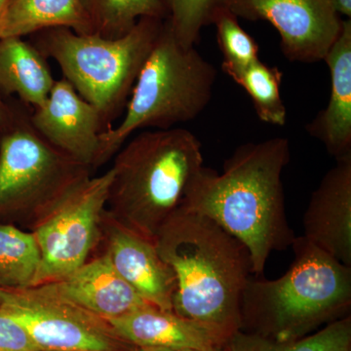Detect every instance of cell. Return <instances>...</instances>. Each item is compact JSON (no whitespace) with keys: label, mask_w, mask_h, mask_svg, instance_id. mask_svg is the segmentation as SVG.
<instances>
[{"label":"cell","mask_w":351,"mask_h":351,"mask_svg":"<svg viewBox=\"0 0 351 351\" xmlns=\"http://www.w3.org/2000/svg\"><path fill=\"white\" fill-rule=\"evenodd\" d=\"M291 158L287 138L239 145L223 172L203 166L191 180L182 209L213 219L246 247L255 276L271 254L295 239L286 213L282 174Z\"/></svg>","instance_id":"1"},{"label":"cell","mask_w":351,"mask_h":351,"mask_svg":"<svg viewBox=\"0 0 351 351\" xmlns=\"http://www.w3.org/2000/svg\"><path fill=\"white\" fill-rule=\"evenodd\" d=\"M157 251L174 271L173 311L233 336L241 326L250 254L213 219L180 208L161 228Z\"/></svg>","instance_id":"2"},{"label":"cell","mask_w":351,"mask_h":351,"mask_svg":"<svg viewBox=\"0 0 351 351\" xmlns=\"http://www.w3.org/2000/svg\"><path fill=\"white\" fill-rule=\"evenodd\" d=\"M294 260L279 278L252 276L242 295L240 331L297 341L350 315L351 267L295 237Z\"/></svg>","instance_id":"3"},{"label":"cell","mask_w":351,"mask_h":351,"mask_svg":"<svg viewBox=\"0 0 351 351\" xmlns=\"http://www.w3.org/2000/svg\"><path fill=\"white\" fill-rule=\"evenodd\" d=\"M203 166L202 145L188 129L141 132L113 156L106 211L154 241Z\"/></svg>","instance_id":"4"},{"label":"cell","mask_w":351,"mask_h":351,"mask_svg":"<svg viewBox=\"0 0 351 351\" xmlns=\"http://www.w3.org/2000/svg\"><path fill=\"white\" fill-rule=\"evenodd\" d=\"M217 77L213 64L195 47H184L164 20L121 121L101 134L93 170L113 158L135 132L167 130L197 119L211 101Z\"/></svg>","instance_id":"5"},{"label":"cell","mask_w":351,"mask_h":351,"mask_svg":"<svg viewBox=\"0 0 351 351\" xmlns=\"http://www.w3.org/2000/svg\"><path fill=\"white\" fill-rule=\"evenodd\" d=\"M163 19L145 17L119 38L53 27L29 36L64 80L100 112L107 130L125 112L138 73L162 29Z\"/></svg>","instance_id":"6"},{"label":"cell","mask_w":351,"mask_h":351,"mask_svg":"<svg viewBox=\"0 0 351 351\" xmlns=\"http://www.w3.org/2000/svg\"><path fill=\"white\" fill-rule=\"evenodd\" d=\"M32 108L0 97V223L31 228L92 170L49 144L34 128Z\"/></svg>","instance_id":"7"},{"label":"cell","mask_w":351,"mask_h":351,"mask_svg":"<svg viewBox=\"0 0 351 351\" xmlns=\"http://www.w3.org/2000/svg\"><path fill=\"white\" fill-rule=\"evenodd\" d=\"M112 168L85 178L32 223L40 252L34 286L60 280L89 260L100 243L101 223L112 182Z\"/></svg>","instance_id":"8"},{"label":"cell","mask_w":351,"mask_h":351,"mask_svg":"<svg viewBox=\"0 0 351 351\" xmlns=\"http://www.w3.org/2000/svg\"><path fill=\"white\" fill-rule=\"evenodd\" d=\"M0 306L12 313L40 351H137L108 320L64 299L47 285L0 289Z\"/></svg>","instance_id":"9"},{"label":"cell","mask_w":351,"mask_h":351,"mask_svg":"<svg viewBox=\"0 0 351 351\" xmlns=\"http://www.w3.org/2000/svg\"><path fill=\"white\" fill-rule=\"evenodd\" d=\"M228 9L237 18L274 25L292 63L323 61L343 27L330 0H228Z\"/></svg>","instance_id":"10"},{"label":"cell","mask_w":351,"mask_h":351,"mask_svg":"<svg viewBox=\"0 0 351 351\" xmlns=\"http://www.w3.org/2000/svg\"><path fill=\"white\" fill-rule=\"evenodd\" d=\"M34 128L49 144L93 170L100 136L107 130L100 112L64 80H58L48 98L32 112Z\"/></svg>","instance_id":"11"},{"label":"cell","mask_w":351,"mask_h":351,"mask_svg":"<svg viewBox=\"0 0 351 351\" xmlns=\"http://www.w3.org/2000/svg\"><path fill=\"white\" fill-rule=\"evenodd\" d=\"M100 242L115 270L145 302L173 311L177 281L170 265L159 255L156 241L120 225L105 210Z\"/></svg>","instance_id":"12"},{"label":"cell","mask_w":351,"mask_h":351,"mask_svg":"<svg viewBox=\"0 0 351 351\" xmlns=\"http://www.w3.org/2000/svg\"><path fill=\"white\" fill-rule=\"evenodd\" d=\"M302 223L304 239L351 267V156L337 160L322 178Z\"/></svg>","instance_id":"13"},{"label":"cell","mask_w":351,"mask_h":351,"mask_svg":"<svg viewBox=\"0 0 351 351\" xmlns=\"http://www.w3.org/2000/svg\"><path fill=\"white\" fill-rule=\"evenodd\" d=\"M108 321L122 339L137 348L221 350L228 348L232 337L217 328L152 304Z\"/></svg>","instance_id":"14"},{"label":"cell","mask_w":351,"mask_h":351,"mask_svg":"<svg viewBox=\"0 0 351 351\" xmlns=\"http://www.w3.org/2000/svg\"><path fill=\"white\" fill-rule=\"evenodd\" d=\"M45 285L60 297L106 320L151 304L120 276L104 253L89 258L60 280Z\"/></svg>","instance_id":"15"},{"label":"cell","mask_w":351,"mask_h":351,"mask_svg":"<svg viewBox=\"0 0 351 351\" xmlns=\"http://www.w3.org/2000/svg\"><path fill=\"white\" fill-rule=\"evenodd\" d=\"M323 61L329 68L331 92L324 110L306 125L337 160L351 156V20L343 21L341 34Z\"/></svg>","instance_id":"16"},{"label":"cell","mask_w":351,"mask_h":351,"mask_svg":"<svg viewBox=\"0 0 351 351\" xmlns=\"http://www.w3.org/2000/svg\"><path fill=\"white\" fill-rule=\"evenodd\" d=\"M48 59L24 38H0V97L40 107L54 86Z\"/></svg>","instance_id":"17"},{"label":"cell","mask_w":351,"mask_h":351,"mask_svg":"<svg viewBox=\"0 0 351 351\" xmlns=\"http://www.w3.org/2000/svg\"><path fill=\"white\" fill-rule=\"evenodd\" d=\"M53 27L94 34L82 0H9L1 38H25Z\"/></svg>","instance_id":"18"},{"label":"cell","mask_w":351,"mask_h":351,"mask_svg":"<svg viewBox=\"0 0 351 351\" xmlns=\"http://www.w3.org/2000/svg\"><path fill=\"white\" fill-rule=\"evenodd\" d=\"M40 252L31 232L0 223V289L17 290L34 285Z\"/></svg>","instance_id":"19"},{"label":"cell","mask_w":351,"mask_h":351,"mask_svg":"<svg viewBox=\"0 0 351 351\" xmlns=\"http://www.w3.org/2000/svg\"><path fill=\"white\" fill-rule=\"evenodd\" d=\"M228 348L230 351H351V317L332 321L317 332L287 343L239 330L230 339Z\"/></svg>","instance_id":"20"},{"label":"cell","mask_w":351,"mask_h":351,"mask_svg":"<svg viewBox=\"0 0 351 351\" xmlns=\"http://www.w3.org/2000/svg\"><path fill=\"white\" fill-rule=\"evenodd\" d=\"M94 34L106 38L125 36L142 18L166 19L161 0H82Z\"/></svg>","instance_id":"21"},{"label":"cell","mask_w":351,"mask_h":351,"mask_svg":"<svg viewBox=\"0 0 351 351\" xmlns=\"http://www.w3.org/2000/svg\"><path fill=\"white\" fill-rule=\"evenodd\" d=\"M250 96L258 119L270 125L284 126L287 110L281 98L282 73L261 60L228 75Z\"/></svg>","instance_id":"22"},{"label":"cell","mask_w":351,"mask_h":351,"mask_svg":"<svg viewBox=\"0 0 351 351\" xmlns=\"http://www.w3.org/2000/svg\"><path fill=\"white\" fill-rule=\"evenodd\" d=\"M169 24L177 40L184 47H195L201 31L213 24L221 9L228 7V0H161Z\"/></svg>","instance_id":"23"},{"label":"cell","mask_w":351,"mask_h":351,"mask_svg":"<svg viewBox=\"0 0 351 351\" xmlns=\"http://www.w3.org/2000/svg\"><path fill=\"white\" fill-rule=\"evenodd\" d=\"M212 25L216 27L217 41L223 55L221 69L226 75H232L260 60L255 38L240 25L239 18L228 7L219 11Z\"/></svg>","instance_id":"24"},{"label":"cell","mask_w":351,"mask_h":351,"mask_svg":"<svg viewBox=\"0 0 351 351\" xmlns=\"http://www.w3.org/2000/svg\"><path fill=\"white\" fill-rule=\"evenodd\" d=\"M0 351H40L21 321L1 306Z\"/></svg>","instance_id":"25"},{"label":"cell","mask_w":351,"mask_h":351,"mask_svg":"<svg viewBox=\"0 0 351 351\" xmlns=\"http://www.w3.org/2000/svg\"><path fill=\"white\" fill-rule=\"evenodd\" d=\"M332 8L339 16H346V19L351 17V0H330Z\"/></svg>","instance_id":"26"},{"label":"cell","mask_w":351,"mask_h":351,"mask_svg":"<svg viewBox=\"0 0 351 351\" xmlns=\"http://www.w3.org/2000/svg\"><path fill=\"white\" fill-rule=\"evenodd\" d=\"M137 351H230L226 348L221 350H200L195 348H140Z\"/></svg>","instance_id":"27"},{"label":"cell","mask_w":351,"mask_h":351,"mask_svg":"<svg viewBox=\"0 0 351 351\" xmlns=\"http://www.w3.org/2000/svg\"><path fill=\"white\" fill-rule=\"evenodd\" d=\"M8 1L9 0H0V38H1L2 25H3L4 16H5Z\"/></svg>","instance_id":"28"}]
</instances>
